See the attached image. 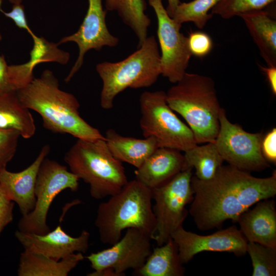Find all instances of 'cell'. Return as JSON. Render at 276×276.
Returning a JSON list of instances; mask_svg holds the SVG:
<instances>
[{"label":"cell","mask_w":276,"mask_h":276,"mask_svg":"<svg viewBox=\"0 0 276 276\" xmlns=\"http://www.w3.org/2000/svg\"><path fill=\"white\" fill-rule=\"evenodd\" d=\"M193 198L189 213L197 227L206 231L220 227L227 220L237 222L241 214L258 201L276 195V171L259 178L230 165L221 166L214 175L191 181Z\"/></svg>","instance_id":"1"},{"label":"cell","mask_w":276,"mask_h":276,"mask_svg":"<svg viewBox=\"0 0 276 276\" xmlns=\"http://www.w3.org/2000/svg\"><path fill=\"white\" fill-rule=\"evenodd\" d=\"M16 93L25 107L40 116L47 130L83 140L105 139L98 129L80 116L78 100L60 88L59 81L51 71L44 70Z\"/></svg>","instance_id":"2"},{"label":"cell","mask_w":276,"mask_h":276,"mask_svg":"<svg viewBox=\"0 0 276 276\" xmlns=\"http://www.w3.org/2000/svg\"><path fill=\"white\" fill-rule=\"evenodd\" d=\"M166 94L168 105L185 120L197 144L215 142L222 108L211 77L186 72Z\"/></svg>","instance_id":"3"},{"label":"cell","mask_w":276,"mask_h":276,"mask_svg":"<svg viewBox=\"0 0 276 276\" xmlns=\"http://www.w3.org/2000/svg\"><path fill=\"white\" fill-rule=\"evenodd\" d=\"M152 190L135 178L99 204L95 219L101 242L111 245L122 232L135 228L151 235L155 226Z\"/></svg>","instance_id":"4"},{"label":"cell","mask_w":276,"mask_h":276,"mask_svg":"<svg viewBox=\"0 0 276 276\" xmlns=\"http://www.w3.org/2000/svg\"><path fill=\"white\" fill-rule=\"evenodd\" d=\"M64 159L70 170L89 185L96 199L118 193L128 181L122 163L111 154L105 139H77Z\"/></svg>","instance_id":"5"},{"label":"cell","mask_w":276,"mask_h":276,"mask_svg":"<svg viewBox=\"0 0 276 276\" xmlns=\"http://www.w3.org/2000/svg\"><path fill=\"white\" fill-rule=\"evenodd\" d=\"M160 63L158 43L151 36L124 60L97 64L96 69L103 83L101 107L111 109L116 97L127 88L137 89L153 85L161 75Z\"/></svg>","instance_id":"6"},{"label":"cell","mask_w":276,"mask_h":276,"mask_svg":"<svg viewBox=\"0 0 276 276\" xmlns=\"http://www.w3.org/2000/svg\"><path fill=\"white\" fill-rule=\"evenodd\" d=\"M140 106V125L144 137L154 138L159 147L183 152L197 145L190 128L168 105L165 91L143 93Z\"/></svg>","instance_id":"7"},{"label":"cell","mask_w":276,"mask_h":276,"mask_svg":"<svg viewBox=\"0 0 276 276\" xmlns=\"http://www.w3.org/2000/svg\"><path fill=\"white\" fill-rule=\"evenodd\" d=\"M192 169L187 168L151 189L152 200L155 201L152 206L155 226L150 238L157 246L165 244L174 231L183 226L188 214L186 205L193 198L191 185Z\"/></svg>","instance_id":"8"},{"label":"cell","mask_w":276,"mask_h":276,"mask_svg":"<svg viewBox=\"0 0 276 276\" xmlns=\"http://www.w3.org/2000/svg\"><path fill=\"white\" fill-rule=\"evenodd\" d=\"M79 180L66 166L46 157L41 164L36 178L34 208L27 215L22 216L18 223V230L36 234L50 232L47 216L53 200L66 189L77 191Z\"/></svg>","instance_id":"9"},{"label":"cell","mask_w":276,"mask_h":276,"mask_svg":"<svg viewBox=\"0 0 276 276\" xmlns=\"http://www.w3.org/2000/svg\"><path fill=\"white\" fill-rule=\"evenodd\" d=\"M263 137L261 133L248 132L231 123L225 110L221 109L219 130L214 143L223 160L229 165L248 172L269 167L261 150Z\"/></svg>","instance_id":"10"},{"label":"cell","mask_w":276,"mask_h":276,"mask_svg":"<svg viewBox=\"0 0 276 276\" xmlns=\"http://www.w3.org/2000/svg\"><path fill=\"white\" fill-rule=\"evenodd\" d=\"M157 20V34L160 49L161 75L174 84L187 72L192 55L181 25L168 14L163 0H148Z\"/></svg>","instance_id":"11"},{"label":"cell","mask_w":276,"mask_h":276,"mask_svg":"<svg viewBox=\"0 0 276 276\" xmlns=\"http://www.w3.org/2000/svg\"><path fill=\"white\" fill-rule=\"evenodd\" d=\"M149 234L140 229L129 228L123 237L111 246L85 257L93 272L110 269L117 276L125 275L129 269L135 271L145 263L152 250Z\"/></svg>","instance_id":"12"},{"label":"cell","mask_w":276,"mask_h":276,"mask_svg":"<svg viewBox=\"0 0 276 276\" xmlns=\"http://www.w3.org/2000/svg\"><path fill=\"white\" fill-rule=\"evenodd\" d=\"M176 243L182 264L188 263L202 251L228 252L237 257L246 254L248 241L236 226L209 235H200L179 227L171 235Z\"/></svg>","instance_id":"13"},{"label":"cell","mask_w":276,"mask_h":276,"mask_svg":"<svg viewBox=\"0 0 276 276\" xmlns=\"http://www.w3.org/2000/svg\"><path fill=\"white\" fill-rule=\"evenodd\" d=\"M86 14L78 31L62 38L57 43L59 45L68 42L76 43L79 48L78 57L69 74L64 79L68 82L81 67L85 54L90 50L100 51L104 46L114 47L119 39L109 32L106 22L107 10H104L102 0H88Z\"/></svg>","instance_id":"14"},{"label":"cell","mask_w":276,"mask_h":276,"mask_svg":"<svg viewBox=\"0 0 276 276\" xmlns=\"http://www.w3.org/2000/svg\"><path fill=\"white\" fill-rule=\"evenodd\" d=\"M15 236L24 250L40 253L60 260L76 253H85L89 247L90 234L83 229L76 237L66 233L60 225L44 234L16 231Z\"/></svg>","instance_id":"15"},{"label":"cell","mask_w":276,"mask_h":276,"mask_svg":"<svg viewBox=\"0 0 276 276\" xmlns=\"http://www.w3.org/2000/svg\"><path fill=\"white\" fill-rule=\"evenodd\" d=\"M50 151V146L45 145L34 161L24 170L13 172L6 168L0 171V184L11 200L17 204L22 216L27 215L34 208L37 174Z\"/></svg>","instance_id":"16"},{"label":"cell","mask_w":276,"mask_h":276,"mask_svg":"<svg viewBox=\"0 0 276 276\" xmlns=\"http://www.w3.org/2000/svg\"><path fill=\"white\" fill-rule=\"evenodd\" d=\"M255 204L239 216V229L248 242L276 248L275 202L271 198Z\"/></svg>","instance_id":"17"},{"label":"cell","mask_w":276,"mask_h":276,"mask_svg":"<svg viewBox=\"0 0 276 276\" xmlns=\"http://www.w3.org/2000/svg\"><path fill=\"white\" fill-rule=\"evenodd\" d=\"M181 151L157 148L134 171L135 179L152 189L165 183L180 172L190 168Z\"/></svg>","instance_id":"18"},{"label":"cell","mask_w":276,"mask_h":276,"mask_svg":"<svg viewBox=\"0 0 276 276\" xmlns=\"http://www.w3.org/2000/svg\"><path fill=\"white\" fill-rule=\"evenodd\" d=\"M85 257L76 252L60 260L43 254L24 250L21 253L18 276H67Z\"/></svg>","instance_id":"19"},{"label":"cell","mask_w":276,"mask_h":276,"mask_svg":"<svg viewBox=\"0 0 276 276\" xmlns=\"http://www.w3.org/2000/svg\"><path fill=\"white\" fill-rule=\"evenodd\" d=\"M244 21L267 66H276V21L262 10L239 15Z\"/></svg>","instance_id":"20"},{"label":"cell","mask_w":276,"mask_h":276,"mask_svg":"<svg viewBox=\"0 0 276 276\" xmlns=\"http://www.w3.org/2000/svg\"><path fill=\"white\" fill-rule=\"evenodd\" d=\"M105 141L111 154L122 163L139 168L157 148L156 141L152 137L137 139L125 136L112 129H108Z\"/></svg>","instance_id":"21"},{"label":"cell","mask_w":276,"mask_h":276,"mask_svg":"<svg viewBox=\"0 0 276 276\" xmlns=\"http://www.w3.org/2000/svg\"><path fill=\"white\" fill-rule=\"evenodd\" d=\"M0 128L16 130L25 139H30L36 132L33 117L21 103L16 91L0 94Z\"/></svg>","instance_id":"22"},{"label":"cell","mask_w":276,"mask_h":276,"mask_svg":"<svg viewBox=\"0 0 276 276\" xmlns=\"http://www.w3.org/2000/svg\"><path fill=\"white\" fill-rule=\"evenodd\" d=\"M176 243L170 237L163 245L153 248L136 273L141 276H183V266Z\"/></svg>","instance_id":"23"},{"label":"cell","mask_w":276,"mask_h":276,"mask_svg":"<svg viewBox=\"0 0 276 276\" xmlns=\"http://www.w3.org/2000/svg\"><path fill=\"white\" fill-rule=\"evenodd\" d=\"M106 10L117 11L123 21L135 33L138 38L137 48L147 37L151 20L145 14V0H106Z\"/></svg>","instance_id":"24"},{"label":"cell","mask_w":276,"mask_h":276,"mask_svg":"<svg viewBox=\"0 0 276 276\" xmlns=\"http://www.w3.org/2000/svg\"><path fill=\"white\" fill-rule=\"evenodd\" d=\"M196 145L184 152V157L188 167L194 168L195 176L200 180L212 178L224 162L214 142Z\"/></svg>","instance_id":"25"},{"label":"cell","mask_w":276,"mask_h":276,"mask_svg":"<svg viewBox=\"0 0 276 276\" xmlns=\"http://www.w3.org/2000/svg\"><path fill=\"white\" fill-rule=\"evenodd\" d=\"M220 0H193L180 3L176 8L171 18L182 25L192 22L199 29H203L213 16L210 10Z\"/></svg>","instance_id":"26"},{"label":"cell","mask_w":276,"mask_h":276,"mask_svg":"<svg viewBox=\"0 0 276 276\" xmlns=\"http://www.w3.org/2000/svg\"><path fill=\"white\" fill-rule=\"evenodd\" d=\"M33 40V46L30 51V58L26 62L33 70L37 65L43 62H54L63 65L68 62L70 58L69 53L60 49L57 43L37 36Z\"/></svg>","instance_id":"27"},{"label":"cell","mask_w":276,"mask_h":276,"mask_svg":"<svg viewBox=\"0 0 276 276\" xmlns=\"http://www.w3.org/2000/svg\"><path fill=\"white\" fill-rule=\"evenodd\" d=\"M246 253L250 257L252 276L276 275V248L248 242Z\"/></svg>","instance_id":"28"},{"label":"cell","mask_w":276,"mask_h":276,"mask_svg":"<svg viewBox=\"0 0 276 276\" xmlns=\"http://www.w3.org/2000/svg\"><path fill=\"white\" fill-rule=\"evenodd\" d=\"M275 1V0H220L212 9L210 13L227 19L246 12L262 10Z\"/></svg>","instance_id":"29"},{"label":"cell","mask_w":276,"mask_h":276,"mask_svg":"<svg viewBox=\"0 0 276 276\" xmlns=\"http://www.w3.org/2000/svg\"><path fill=\"white\" fill-rule=\"evenodd\" d=\"M20 136L16 130L0 128V171L6 168L15 155Z\"/></svg>","instance_id":"30"},{"label":"cell","mask_w":276,"mask_h":276,"mask_svg":"<svg viewBox=\"0 0 276 276\" xmlns=\"http://www.w3.org/2000/svg\"><path fill=\"white\" fill-rule=\"evenodd\" d=\"M187 38L188 48L192 56L203 57L208 55L213 49V40L205 32H191Z\"/></svg>","instance_id":"31"},{"label":"cell","mask_w":276,"mask_h":276,"mask_svg":"<svg viewBox=\"0 0 276 276\" xmlns=\"http://www.w3.org/2000/svg\"><path fill=\"white\" fill-rule=\"evenodd\" d=\"M33 71L26 63L9 65L10 81L15 91L25 87L32 81L34 78Z\"/></svg>","instance_id":"32"},{"label":"cell","mask_w":276,"mask_h":276,"mask_svg":"<svg viewBox=\"0 0 276 276\" xmlns=\"http://www.w3.org/2000/svg\"><path fill=\"white\" fill-rule=\"evenodd\" d=\"M14 202L0 184V235L13 219Z\"/></svg>","instance_id":"33"},{"label":"cell","mask_w":276,"mask_h":276,"mask_svg":"<svg viewBox=\"0 0 276 276\" xmlns=\"http://www.w3.org/2000/svg\"><path fill=\"white\" fill-rule=\"evenodd\" d=\"M0 11L5 16L11 19L17 27L27 31L32 39L37 36L28 25L23 5L21 4L13 5L11 10L8 12L4 11L0 7Z\"/></svg>","instance_id":"34"},{"label":"cell","mask_w":276,"mask_h":276,"mask_svg":"<svg viewBox=\"0 0 276 276\" xmlns=\"http://www.w3.org/2000/svg\"><path fill=\"white\" fill-rule=\"evenodd\" d=\"M263 155L268 162L276 163V129L272 128L265 136L261 143Z\"/></svg>","instance_id":"35"},{"label":"cell","mask_w":276,"mask_h":276,"mask_svg":"<svg viewBox=\"0 0 276 276\" xmlns=\"http://www.w3.org/2000/svg\"><path fill=\"white\" fill-rule=\"evenodd\" d=\"M8 66L3 55H0V94L10 91H15L10 81Z\"/></svg>","instance_id":"36"},{"label":"cell","mask_w":276,"mask_h":276,"mask_svg":"<svg viewBox=\"0 0 276 276\" xmlns=\"http://www.w3.org/2000/svg\"><path fill=\"white\" fill-rule=\"evenodd\" d=\"M261 71L264 73L273 95H276V66H263L259 65Z\"/></svg>","instance_id":"37"},{"label":"cell","mask_w":276,"mask_h":276,"mask_svg":"<svg viewBox=\"0 0 276 276\" xmlns=\"http://www.w3.org/2000/svg\"><path fill=\"white\" fill-rule=\"evenodd\" d=\"M168 5L166 9L169 15L171 17L177 6L181 3L179 0H168Z\"/></svg>","instance_id":"38"},{"label":"cell","mask_w":276,"mask_h":276,"mask_svg":"<svg viewBox=\"0 0 276 276\" xmlns=\"http://www.w3.org/2000/svg\"><path fill=\"white\" fill-rule=\"evenodd\" d=\"M4 1V0H0V7H1L2 3ZM7 1L9 2L10 3L12 4L13 5L21 4L23 1V0H7Z\"/></svg>","instance_id":"39"},{"label":"cell","mask_w":276,"mask_h":276,"mask_svg":"<svg viewBox=\"0 0 276 276\" xmlns=\"http://www.w3.org/2000/svg\"><path fill=\"white\" fill-rule=\"evenodd\" d=\"M2 34H1V33L0 32V42L2 40Z\"/></svg>","instance_id":"40"}]
</instances>
